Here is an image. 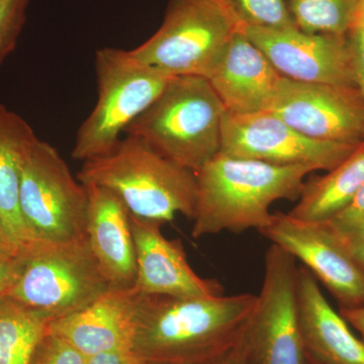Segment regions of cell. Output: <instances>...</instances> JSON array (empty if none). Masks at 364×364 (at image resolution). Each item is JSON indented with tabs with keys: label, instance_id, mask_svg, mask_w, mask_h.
I'll list each match as a JSON object with an SVG mask.
<instances>
[{
	"label": "cell",
	"instance_id": "d6986e66",
	"mask_svg": "<svg viewBox=\"0 0 364 364\" xmlns=\"http://www.w3.org/2000/svg\"><path fill=\"white\" fill-rule=\"evenodd\" d=\"M38 139L23 117L0 104V222L20 252L33 242L21 214V166Z\"/></svg>",
	"mask_w": 364,
	"mask_h": 364
},
{
	"label": "cell",
	"instance_id": "ac0fdd59",
	"mask_svg": "<svg viewBox=\"0 0 364 364\" xmlns=\"http://www.w3.org/2000/svg\"><path fill=\"white\" fill-rule=\"evenodd\" d=\"M298 306L306 353L322 364H364V342L325 298L316 277L298 270Z\"/></svg>",
	"mask_w": 364,
	"mask_h": 364
},
{
	"label": "cell",
	"instance_id": "ffe728a7",
	"mask_svg": "<svg viewBox=\"0 0 364 364\" xmlns=\"http://www.w3.org/2000/svg\"><path fill=\"white\" fill-rule=\"evenodd\" d=\"M364 184V142L324 176L305 182L299 203L287 214L303 221L324 223L338 214Z\"/></svg>",
	"mask_w": 364,
	"mask_h": 364
},
{
	"label": "cell",
	"instance_id": "5bb4252c",
	"mask_svg": "<svg viewBox=\"0 0 364 364\" xmlns=\"http://www.w3.org/2000/svg\"><path fill=\"white\" fill-rule=\"evenodd\" d=\"M131 215L136 249L133 289L144 296L210 298L224 294L219 282L200 277L191 268L181 240H169L159 222Z\"/></svg>",
	"mask_w": 364,
	"mask_h": 364
},
{
	"label": "cell",
	"instance_id": "836d02e7",
	"mask_svg": "<svg viewBox=\"0 0 364 364\" xmlns=\"http://www.w3.org/2000/svg\"><path fill=\"white\" fill-rule=\"evenodd\" d=\"M358 21H359V23H364V0H360V1H359Z\"/></svg>",
	"mask_w": 364,
	"mask_h": 364
},
{
	"label": "cell",
	"instance_id": "8fae6325",
	"mask_svg": "<svg viewBox=\"0 0 364 364\" xmlns=\"http://www.w3.org/2000/svg\"><path fill=\"white\" fill-rule=\"evenodd\" d=\"M259 233L303 262L340 308L364 306V272L327 223L303 221L275 213Z\"/></svg>",
	"mask_w": 364,
	"mask_h": 364
},
{
	"label": "cell",
	"instance_id": "ba28073f",
	"mask_svg": "<svg viewBox=\"0 0 364 364\" xmlns=\"http://www.w3.org/2000/svg\"><path fill=\"white\" fill-rule=\"evenodd\" d=\"M87 191L51 144L38 139L21 166V214L32 241L86 238Z\"/></svg>",
	"mask_w": 364,
	"mask_h": 364
},
{
	"label": "cell",
	"instance_id": "d4e9b609",
	"mask_svg": "<svg viewBox=\"0 0 364 364\" xmlns=\"http://www.w3.org/2000/svg\"><path fill=\"white\" fill-rule=\"evenodd\" d=\"M86 358L65 340L47 331L31 364H85Z\"/></svg>",
	"mask_w": 364,
	"mask_h": 364
},
{
	"label": "cell",
	"instance_id": "e0dca14e",
	"mask_svg": "<svg viewBox=\"0 0 364 364\" xmlns=\"http://www.w3.org/2000/svg\"><path fill=\"white\" fill-rule=\"evenodd\" d=\"M85 186L88 245L111 286L131 289L135 284L136 267L130 212L109 189Z\"/></svg>",
	"mask_w": 364,
	"mask_h": 364
},
{
	"label": "cell",
	"instance_id": "603a6c76",
	"mask_svg": "<svg viewBox=\"0 0 364 364\" xmlns=\"http://www.w3.org/2000/svg\"><path fill=\"white\" fill-rule=\"evenodd\" d=\"M241 25L251 28H296L286 0H223Z\"/></svg>",
	"mask_w": 364,
	"mask_h": 364
},
{
	"label": "cell",
	"instance_id": "3957f363",
	"mask_svg": "<svg viewBox=\"0 0 364 364\" xmlns=\"http://www.w3.org/2000/svg\"><path fill=\"white\" fill-rule=\"evenodd\" d=\"M77 179L83 186L109 189L139 219L165 224L176 214L191 219L195 215V172L136 136L126 135L109 154L83 162Z\"/></svg>",
	"mask_w": 364,
	"mask_h": 364
},
{
	"label": "cell",
	"instance_id": "9c48e42d",
	"mask_svg": "<svg viewBox=\"0 0 364 364\" xmlns=\"http://www.w3.org/2000/svg\"><path fill=\"white\" fill-rule=\"evenodd\" d=\"M296 260L272 244L245 341L255 364H306L298 306Z\"/></svg>",
	"mask_w": 364,
	"mask_h": 364
},
{
	"label": "cell",
	"instance_id": "f546056e",
	"mask_svg": "<svg viewBox=\"0 0 364 364\" xmlns=\"http://www.w3.org/2000/svg\"><path fill=\"white\" fill-rule=\"evenodd\" d=\"M336 234L338 235L340 240L352 258L364 272V228L356 231L348 232V233Z\"/></svg>",
	"mask_w": 364,
	"mask_h": 364
},
{
	"label": "cell",
	"instance_id": "e575fe53",
	"mask_svg": "<svg viewBox=\"0 0 364 364\" xmlns=\"http://www.w3.org/2000/svg\"><path fill=\"white\" fill-rule=\"evenodd\" d=\"M230 355V354H229ZM228 355V356H229ZM227 356V358H228ZM227 358L224 359V360L220 361V363H143V364H227Z\"/></svg>",
	"mask_w": 364,
	"mask_h": 364
},
{
	"label": "cell",
	"instance_id": "cb8c5ba5",
	"mask_svg": "<svg viewBox=\"0 0 364 364\" xmlns=\"http://www.w3.org/2000/svg\"><path fill=\"white\" fill-rule=\"evenodd\" d=\"M28 4L30 0H0V66L18 46Z\"/></svg>",
	"mask_w": 364,
	"mask_h": 364
},
{
	"label": "cell",
	"instance_id": "7a4b0ae2",
	"mask_svg": "<svg viewBox=\"0 0 364 364\" xmlns=\"http://www.w3.org/2000/svg\"><path fill=\"white\" fill-rule=\"evenodd\" d=\"M306 165H275L219 153L196 173L198 198L193 238L222 232H258L272 222L270 208L279 200H298Z\"/></svg>",
	"mask_w": 364,
	"mask_h": 364
},
{
	"label": "cell",
	"instance_id": "83f0119b",
	"mask_svg": "<svg viewBox=\"0 0 364 364\" xmlns=\"http://www.w3.org/2000/svg\"><path fill=\"white\" fill-rule=\"evenodd\" d=\"M20 253L14 257L0 259V296L11 293L20 272Z\"/></svg>",
	"mask_w": 364,
	"mask_h": 364
},
{
	"label": "cell",
	"instance_id": "4fadbf2b",
	"mask_svg": "<svg viewBox=\"0 0 364 364\" xmlns=\"http://www.w3.org/2000/svg\"><path fill=\"white\" fill-rule=\"evenodd\" d=\"M284 77L299 82L356 85L353 55L347 36L308 33L298 28H244Z\"/></svg>",
	"mask_w": 364,
	"mask_h": 364
},
{
	"label": "cell",
	"instance_id": "7402d4cb",
	"mask_svg": "<svg viewBox=\"0 0 364 364\" xmlns=\"http://www.w3.org/2000/svg\"><path fill=\"white\" fill-rule=\"evenodd\" d=\"M360 0H286L299 30L347 36L358 21Z\"/></svg>",
	"mask_w": 364,
	"mask_h": 364
},
{
	"label": "cell",
	"instance_id": "30bf717a",
	"mask_svg": "<svg viewBox=\"0 0 364 364\" xmlns=\"http://www.w3.org/2000/svg\"><path fill=\"white\" fill-rule=\"evenodd\" d=\"M359 145L308 138L270 112L246 114L226 112L220 153L275 165H306L314 170L330 171L350 156Z\"/></svg>",
	"mask_w": 364,
	"mask_h": 364
},
{
	"label": "cell",
	"instance_id": "44dd1931",
	"mask_svg": "<svg viewBox=\"0 0 364 364\" xmlns=\"http://www.w3.org/2000/svg\"><path fill=\"white\" fill-rule=\"evenodd\" d=\"M50 322L44 314L0 296V364H31Z\"/></svg>",
	"mask_w": 364,
	"mask_h": 364
},
{
	"label": "cell",
	"instance_id": "d590c367",
	"mask_svg": "<svg viewBox=\"0 0 364 364\" xmlns=\"http://www.w3.org/2000/svg\"><path fill=\"white\" fill-rule=\"evenodd\" d=\"M306 364H322V363H318V361L316 360V359L311 358V356H309L308 354H306Z\"/></svg>",
	"mask_w": 364,
	"mask_h": 364
},
{
	"label": "cell",
	"instance_id": "4316f807",
	"mask_svg": "<svg viewBox=\"0 0 364 364\" xmlns=\"http://www.w3.org/2000/svg\"><path fill=\"white\" fill-rule=\"evenodd\" d=\"M353 55L356 85L364 100V23H358L347 35Z\"/></svg>",
	"mask_w": 364,
	"mask_h": 364
},
{
	"label": "cell",
	"instance_id": "8992f818",
	"mask_svg": "<svg viewBox=\"0 0 364 364\" xmlns=\"http://www.w3.org/2000/svg\"><path fill=\"white\" fill-rule=\"evenodd\" d=\"M20 260L18 279L7 296L51 321L77 312L112 287L86 238L33 241L21 250Z\"/></svg>",
	"mask_w": 364,
	"mask_h": 364
},
{
	"label": "cell",
	"instance_id": "277c9868",
	"mask_svg": "<svg viewBox=\"0 0 364 364\" xmlns=\"http://www.w3.org/2000/svg\"><path fill=\"white\" fill-rule=\"evenodd\" d=\"M225 112L207 78L176 76L124 135L196 173L221 151Z\"/></svg>",
	"mask_w": 364,
	"mask_h": 364
},
{
	"label": "cell",
	"instance_id": "1f68e13d",
	"mask_svg": "<svg viewBox=\"0 0 364 364\" xmlns=\"http://www.w3.org/2000/svg\"><path fill=\"white\" fill-rule=\"evenodd\" d=\"M246 336V335H245ZM227 364H255L251 358L246 345L245 337L240 344L234 349V351L227 358Z\"/></svg>",
	"mask_w": 364,
	"mask_h": 364
},
{
	"label": "cell",
	"instance_id": "4dcf8cb0",
	"mask_svg": "<svg viewBox=\"0 0 364 364\" xmlns=\"http://www.w3.org/2000/svg\"><path fill=\"white\" fill-rule=\"evenodd\" d=\"M339 313L348 324L358 330L364 342V306L359 308H340Z\"/></svg>",
	"mask_w": 364,
	"mask_h": 364
},
{
	"label": "cell",
	"instance_id": "f1b7e54d",
	"mask_svg": "<svg viewBox=\"0 0 364 364\" xmlns=\"http://www.w3.org/2000/svg\"><path fill=\"white\" fill-rule=\"evenodd\" d=\"M85 364H143L133 349H117L86 358Z\"/></svg>",
	"mask_w": 364,
	"mask_h": 364
},
{
	"label": "cell",
	"instance_id": "484cf974",
	"mask_svg": "<svg viewBox=\"0 0 364 364\" xmlns=\"http://www.w3.org/2000/svg\"><path fill=\"white\" fill-rule=\"evenodd\" d=\"M327 223L336 233H348L364 228V184L338 214Z\"/></svg>",
	"mask_w": 364,
	"mask_h": 364
},
{
	"label": "cell",
	"instance_id": "7c38bea8",
	"mask_svg": "<svg viewBox=\"0 0 364 364\" xmlns=\"http://www.w3.org/2000/svg\"><path fill=\"white\" fill-rule=\"evenodd\" d=\"M268 112L314 140L364 142V100L358 87L282 77Z\"/></svg>",
	"mask_w": 364,
	"mask_h": 364
},
{
	"label": "cell",
	"instance_id": "52a82bcc",
	"mask_svg": "<svg viewBox=\"0 0 364 364\" xmlns=\"http://www.w3.org/2000/svg\"><path fill=\"white\" fill-rule=\"evenodd\" d=\"M242 30L244 26L223 0H168L156 33L130 53L174 77L207 78Z\"/></svg>",
	"mask_w": 364,
	"mask_h": 364
},
{
	"label": "cell",
	"instance_id": "6da1fadb",
	"mask_svg": "<svg viewBox=\"0 0 364 364\" xmlns=\"http://www.w3.org/2000/svg\"><path fill=\"white\" fill-rule=\"evenodd\" d=\"M257 303L251 294L144 296L133 351L143 363H217L241 343Z\"/></svg>",
	"mask_w": 364,
	"mask_h": 364
},
{
	"label": "cell",
	"instance_id": "9a60e30c",
	"mask_svg": "<svg viewBox=\"0 0 364 364\" xmlns=\"http://www.w3.org/2000/svg\"><path fill=\"white\" fill-rule=\"evenodd\" d=\"M140 296L133 287H112L77 312L51 321L48 332L65 340L86 358L133 349Z\"/></svg>",
	"mask_w": 364,
	"mask_h": 364
},
{
	"label": "cell",
	"instance_id": "2e32d148",
	"mask_svg": "<svg viewBox=\"0 0 364 364\" xmlns=\"http://www.w3.org/2000/svg\"><path fill=\"white\" fill-rule=\"evenodd\" d=\"M282 77L242 30L230 41L207 79L227 112L246 114L269 111Z\"/></svg>",
	"mask_w": 364,
	"mask_h": 364
},
{
	"label": "cell",
	"instance_id": "5b68a950",
	"mask_svg": "<svg viewBox=\"0 0 364 364\" xmlns=\"http://www.w3.org/2000/svg\"><path fill=\"white\" fill-rule=\"evenodd\" d=\"M97 100L79 127L71 156L85 162L111 153L129 126L150 107L174 76L105 47L95 53Z\"/></svg>",
	"mask_w": 364,
	"mask_h": 364
},
{
	"label": "cell",
	"instance_id": "d6a6232c",
	"mask_svg": "<svg viewBox=\"0 0 364 364\" xmlns=\"http://www.w3.org/2000/svg\"><path fill=\"white\" fill-rule=\"evenodd\" d=\"M18 253H20V250L14 246L13 242L7 236L6 230L0 222V259L14 257Z\"/></svg>",
	"mask_w": 364,
	"mask_h": 364
}]
</instances>
